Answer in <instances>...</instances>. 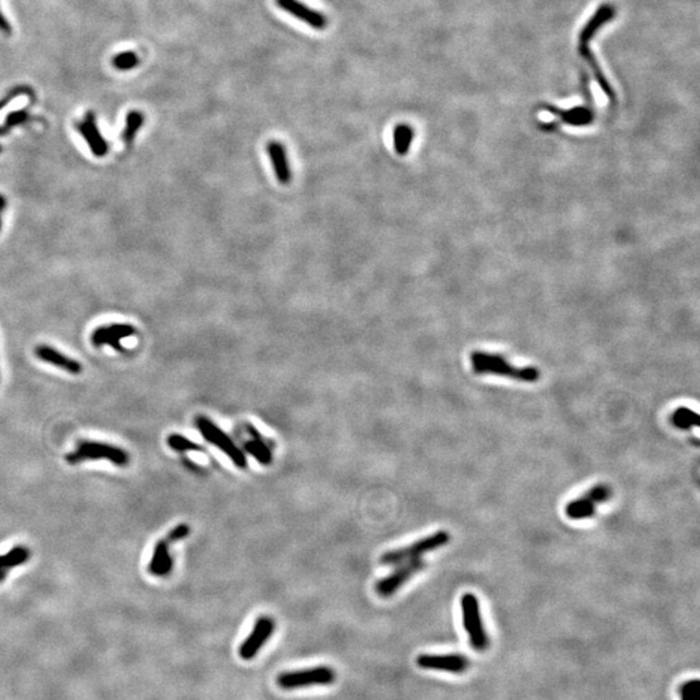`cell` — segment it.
<instances>
[{"mask_svg": "<svg viewBox=\"0 0 700 700\" xmlns=\"http://www.w3.org/2000/svg\"><path fill=\"white\" fill-rule=\"evenodd\" d=\"M471 367L477 375H498L513 380L535 383L540 380V371L535 367H516L501 354L476 350L470 356Z\"/></svg>", "mask_w": 700, "mask_h": 700, "instance_id": "1", "label": "cell"}, {"mask_svg": "<svg viewBox=\"0 0 700 700\" xmlns=\"http://www.w3.org/2000/svg\"><path fill=\"white\" fill-rule=\"evenodd\" d=\"M449 541L450 535L446 531H439L433 535H425L416 540L410 545L384 553L380 556V563L383 566H400L402 563L410 562L414 559H421L423 555L441 549L443 546L448 545Z\"/></svg>", "mask_w": 700, "mask_h": 700, "instance_id": "2", "label": "cell"}, {"mask_svg": "<svg viewBox=\"0 0 700 700\" xmlns=\"http://www.w3.org/2000/svg\"><path fill=\"white\" fill-rule=\"evenodd\" d=\"M107 459L109 462L125 467L130 462V457L124 449L116 448L113 445L98 443V441H80L77 443L75 450L65 455V461L69 464L82 463L84 461H99Z\"/></svg>", "mask_w": 700, "mask_h": 700, "instance_id": "3", "label": "cell"}, {"mask_svg": "<svg viewBox=\"0 0 700 700\" xmlns=\"http://www.w3.org/2000/svg\"><path fill=\"white\" fill-rule=\"evenodd\" d=\"M461 608L463 616V627L471 646L476 651H485L489 647L490 641L485 630L484 623L480 612V603L476 596L467 593L461 598Z\"/></svg>", "mask_w": 700, "mask_h": 700, "instance_id": "4", "label": "cell"}, {"mask_svg": "<svg viewBox=\"0 0 700 700\" xmlns=\"http://www.w3.org/2000/svg\"><path fill=\"white\" fill-rule=\"evenodd\" d=\"M195 424L199 432L203 434L206 441L217 446L222 453L226 454L230 461L237 467L239 468L247 467V457L244 452L217 424L203 415L196 416Z\"/></svg>", "mask_w": 700, "mask_h": 700, "instance_id": "5", "label": "cell"}, {"mask_svg": "<svg viewBox=\"0 0 700 700\" xmlns=\"http://www.w3.org/2000/svg\"><path fill=\"white\" fill-rule=\"evenodd\" d=\"M336 680V673L330 667H315L309 670H292L280 673L278 685L282 689L293 690L309 686H326Z\"/></svg>", "mask_w": 700, "mask_h": 700, "instance_id": "6", "label": "cell"}, {"mask_svg": "<svg viewBox=\"0 0 700 700\" xmlns=\"http://www.w3.org/2000/svg\"><path fill=\"white\" fill-rule=\"evenodd\" d=\"M612 490L606 484L594 485L585 495L571 501L566 507V514L572 520H584L596 515V505L603 504L611 498Z\"/></svg>", "mask_w": 700, "mask_h": 700, "instance_id": "7", "label": "cell"}, {"mask_svg": "<svg viewBox=\"0 0 700 700\" xmlns=\"http://www.w3.org/2000/svg\"><path fill=\"white\" fill-rule=\"evenodd\" d=\"M424 566H425V563L422 558L402 563L400 566H396L397 568L392 572L391 575L383 577L376 581V584H375L376 594L381 598H389L394 596L409 580H412V577L423 571Z\"/></svg>", "mask_w": 700, "mask_h": 700, "instance_id": "8", "label": "cell"}, {"mask_svg": "<svg viewBox=\"0 0 700 700\" xmlns=\"http://www.w3.org/2000/svg\"><path fill=\"white\" fill-rule=\"evenodd\" d=\"M275 630V621L270 616H261L256 620L255 627L247 639L240 645L239 655L244 660H252L264 647Z\"/></svg>", "mask_w": 700, "mask_h": 700, "instance_id": "9", "label": "cell"}, {"mask_svg": "<svg viewBox=\"0 0 700 700\" xmlns=\"http://www.w3.org/2000/svg\"><path fill=\"white\" fill-rule=\"evenodd\" d=\"M416 664L422 670L448 672L454 674H461L470 668V660L461 654H422L416 658Z\"/></svg>", "mask_w": 700, "mask_h": 700, "instance_id": "10", "label": "cell"}, {"mask_svg": "<svg viewBox=\"0 0 700 700\" xmlns=\"http://www.w3.org/2000/svg\"><path fill=\"white\" fill-rule=\"evenodd\" d=\"M275 3L280 10L306 24L311 29L324 30L329 26V20L322 12L311 8L300 0H275Z\"/></svg>", "mask_w": 700, "mask_h": 700, "instance_id": "11", "label": "cell"}, {"mask_svg": "<svg viewBox=\"0 0 700 700\" xmlns=\"http://www.w3.org/2000/svg\"><path fill=\"white\" fill-rule=\"evenodd\" d=\"M134 326L126 324V323H113L109 326H102L93 331L91 335V341L95 347H103L109 345L116 350H122L124 348L120 344V341L126 338H130L135 335Z\"/></svg>", "mask_w": 700, "mask_h": 700, "instance_id": "12", "label": "cell"}, {"mask_svg": "<svg viewBox=\"0 0 700 700\" xmlns=\"http://www.w3.org/2000/svg\"><path fill=\"white\" fill-rule=\"evenodd\" d=\"M266 149L279 183L289 185L292 181V170L289 165L288 154L286 147L278 140H270Z\"/></svg>", "mask_w": 700, "mask_h": 700, "instance_id": "13", "label": "cell"}, {"mask_svg": "<svg viewBox=\"0 0 700 700\" xmlns=\"http://www.w3.org/2000/svg\"><path fill=\"white\" fill-rule=\"evenodd\" d=\"M77 130L81 133L83 139L87 142L93 155L96 157H104L108 154V151H109L108 143L105 142V139L102 136L98 126H96L93 112H89L86 114L82 122L77 124Z\"/></svg>", "mask_w": 700, "mask_h": 700, "instance_id": "14", "label": "cell"}, {"mask_svg": "<svg viewBox=\"0 0 700 700\" xmlns=\"http://www.w3.org/2000/svg\"><path fill=\"white\" fill-rule=\"evenodd\" d=\"M35 356L47 363H51L53 366L66 371L72 375H78L82 372V365L78 360H72L66 356H64L62 351L48 347V345H39L35 348Z\"/></svg>", "mask_w": 700, "mask_h": 700, "instance_id": "15", "label": "cell"}, {"mask_svg": "<svg viewBox=\"0 0 700 700\" xmlns=\"http://www.w3.org/2000/svg\"><path fill=\"white\" fill-rule=\"evenodd\" d=\"M169 542L165 538L160 540L155 546L154 555L148 566V572L157 577L167 576L173 569V558L169 553Z\"/></svg>", "mask_w": 700, "mask_h": 700, "instance_id": "16", "label": "cell"}, {"mask_svg": "<svg viewBox=\"0 0 700 700\" xmlns=\"http://www.w3.org/2000/svg\"><path fill=\"white\" fill-rule=\"evenodd\" d=\"M546 109L555 116H559L562 118V122L571 125V126H584V125L590 124L594 118L593 112L590 109V105L589 107H578V108H573L569 111H562L555 107L547 105Z\"/></svg>", "mask_w": 700, "mask_h": 700, "instance_id": "17", "label": "cell"}, {"mask_svg": "<svg viewBox=\"0 0 700 700\" xmlns=\"http://www.w3.org/2000/svg\"><path fill=\"white\" fill-rule=\"evenodd\" d=\"M414 140V129L410 125L400 124L393 131V145L396 152L400 156H406L412 148Z\"/></svg>", "mask_w": 700, "mask_h": 700, "instance_id": "18", "label": "cell"}, {"mask_svg": "<svg viewBox=\"0 0 700 700\" xmlns=\"http://www.w3.org/2000/svg\"><path fill=\"white\" fill-rule=\"evenodd\" d=\"M244 449L249 455H252L257 461L258 463L268 466L273 462V453H271L268 445L265 443V439L264 440L253 439V440L246 443Z\"/></svg>", "mask_w": 700, "mask_h": 700, "instance_id": "19", "label": "cell"}, {"mask_svg": "<svg viewBox=\"0 0 700 700\" xmlns=\"http://www.w3.org/2000/svg\"><path fill=\"white\" fill-rule=\"evenodd\" d=\"M672 422L680 430H690L699 425V415L689 407H679L672 415Z\"/></svg>", "mask_w": 700, "mask_h": 700, "instance_id": "20", "label": "cell"}, {"mask_svg": "<svg viewBox=\"0 0 700 700\" xmlns=\"http://www.w3.org/2000/svg\"><path fill=\"white\" fill-rule=\"evenodd\" d=\"M145 122V116L138 111H131L127 114L126 117V126H125L124 133H122V139H124L126 145H131L134 142L135 135L138 133V130L143 126Z\"/></svg>", "mask_w": 700, "mask_h": 700, "instance_id": "21", "label": "cell"}, {"mask_svg": "<svg viewBox=\"0 0 700 700\" xmlns=\"http://www.w3.org/2000/svg\"><path fill=\"white\" fill-rule=\"evenodd\" d=\"M166 443L170 449H173L178 453H185V452H203V448L199 443L188 440L185 436L173 433L167 436Z\"/></svg>", "mask_w": 700, "mask_h": 700, "instance_id": "22", "label": "cell"}, {"mask_svg": "<svg viewBox=\"0 0 700 700\" xmlns=\"http://www.w3.org/2000/svg\"><path fill=\"white\" fill-rule=\"evenodd\" d=\"M139 64V57L133 51H126L114 56L113 65L118 71L133 69Z\"/></svg>", "mask_w": 700, "mask_h": 700, "instance_id": "23", "label": "cell"}, {"mask_svg": "<svg viewBox=\"0 0 700 700\" xmlns=\"http://www.w3.org/2000/svg\"><path fill=\"white\" fill-rule=\"evenodd\" d=\"M681 700H700L699 680L686 681L680 689Z\"/></svg>", "mask_w": 700, "mask_h": 700, "instance_id": "24", "label": "cell"}, {"mask_svg": "<svg viewBox=\"0 0 700 700\" xmlns=\"http://www.w3.org/2000/svg\"><path fill=\"white\" fill-rule=\"evenodd\" d=\"M190 532H191L190 525H176V526H174V528H173V529L167 533L165 540L167 542H169V544H174V542H178V541L185 540V537H188V535H190Z\"/></svg>", "mask_w": 700, "mask_h": 700, "instance_id": "25", "label": "cell"}, {"mask_svg": "<svg viewBox=\"0 0 700 700\" xmlns=\"http://www.w3.org/2000/svg\"><path fill=\"white\" fill-rule=\"evenodd\" d=\"M28 118H29V113H28L26 111H17V112H13V113H10V116L7 117L4 126H6L8 130H10L13 126L25 122Z\"/></svg>", "mask_w": 700, "mask_h": 700, "instance_id": "26", "label": "cell"}, {"mask_svg": "<svg viewBox=\"0 0 700 700\" xmlns=\"http://www.w3.org/2000/svg\"><path fill=\"white\" fill-rule=\"evenodd\" d=\"M26 91H29V89H26V87H17V89L12 90V91L7 95V98H4V99H1V100H0V111H1V109L7 105V104L10 103L12 99H15V98L20 96V95H22L24 93H26Z\"/></svg>", "mask_w": 700, "mask_h": 700, "instance_id": "27", "label": "cell"}, {"mask_svg": "<svg viewBox=\"0 0 700 700\" xmlns=\"http://www.w3.org/2000/svg\"><path fill=\"white\" fill-rule=\"evenodd\" d=\"M0 31H1L3 34H7V35H10V31H12L10 22H8L7 19L1 15V12H0Z\"/></svg>", "mask_w": 700, "mask_h": 700, "instance_id": "28", "label": "cell"}, {"mask_svg": "<svg viewBox=\"0 0 700 700\" xmlns=\"http://www.w3.org/2000/svg\"><path fill=\"white\" fill-rule=\"evenodd\" d=\"M8 571L10 568L6 564V560H4V555H0V582L7 577L8 575Z\"/></svg>", "mask_w": 700, "mask_h": 700, "instance_id": "29", "label": "cell"}, {"mask_svg": "<svg viewBox=\"0 0 700 700\" xmlns=\"http://www.w3.org/2000/svg\"><path fill=\"white\" fill-rule=\"evenodd\" d=\"M7 206V199L3 195H0V228H1V213L4 212Z\"/></svg>", "mask_w": 700, "mask_h": 700, "instance_id": "30", "label": "cell"}]
</instances>
